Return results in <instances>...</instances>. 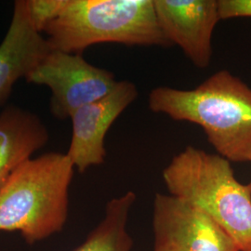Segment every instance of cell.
<instances>
[{"label": "cell", "instance_id": "4", "mask_svg": "<svg viewBox=\"0 0 251 251\" xmlns=\"http://www.w3.org/2000/svg\"><path fill=\"white\" fill-rule=\"evenodd\" d=\"M44 32L51 50L81 54L100 43L171 44L159 27L153 0H66Z\"/></svg>", "mask_w": 251, "mask_h": 251}, {"label": "cell", "instance_id": "10", "mask_svg": "<svg viewBox=\"0 0 251 251\" xmlns=\"http://www.w3.org/2000/svg\"><path fill=\"white\" fill-rule=\"evenodd\" d=\"M49 139L47 126L36 114L14 105L0 113V189Z\"/></svg>", "mask_w": 251, "mask_h": 251}, {"label": "cell", "instance_id": "3", "mask_svg": "<svg viewBox=\"0 0 251 251\" xmlns=\"http://www.w3.org/2000/svg\"><path fill=\"white\" fill-rule=\"evenodd\" d=\"M74 170L67 154L59 152L20 165L0 189V231L20 232L28 244L62 231Z\"/></svg>", "mask_w": 251, "mask_h": 251}, {"label": "cell", "instance_id": "1", "mask_svg": "<svg viewBox=\"0 0 251 251\" xmlns=\"http://www.w3.org/2000/svg\"><path fill=\"white\" fill-rule=\"evenodd\" d=\"M153 113L200 126L216 152L230 162H251V88L228 70L194 90L156 87L148 97Z\"/></svg>", "mask_w": 251, "mask_h": 251}, {"label": "cell", "instance_id": "6", "mask_svg": "<svg viewBox=\"0 0 251 251\" xmlns=\"http://www.w3.org/2000/svg\"><path fill=\"white\" fill-rule=\"evenodd\" d=\"M152 225L153 251H240L206 213L170 194H155Z\"/></svg>", "mask_w": 251, "mask_h": 251}, {"label": "cell", "instance_id": "9", "mask_svg": "<svg viewBox=\"0 0 251 251\" xmlns=\"http://www.w3.org/2000/svg\"><path fill=\"white\" fill-rule=\"evenodd\" d=\"M51 50L47 38L31 22L26 0L15 1L9 29L0 44V106L14 84L25 78Z\"/></svg>", "mask_w": 251, "mask_h": 251}, {"label": "cell", "instance_id": "2", "mask_svg": "<svg viewBox=\"0 0 251 251\" xmlns=\"http://www.w3.org/2000/svg\"><path fill=\"white\" fill-rule=\"evenodd\" d=\"M169 194L201 209L229 234L240 251H251V192L235 178L231 162L192 145L162 173Z\"/></svg>", "mask_w": 251, "mask_h": 251}, {"label": "cell", "instance_id": "11", "mask_svg": "<svg viewBox=\"0 0 251 251\" xmlns=\"http://www.w3.org/2000/svg\"><path fill=\"white\" fill-rule=\"evenodd\" d=\"M136 200L137 196L132 191L112 198L106 204L100 223L73 251H131L133 240L127 231V223Z\"/></svg>", "mask_w": 251, "mask_h": 251}, {"label": "cell", "instance_id": "8", "mask_svg": "<svg viewBox=\"0 0 251 251\" xmlns=\"http://www.w3.org/2000/svg\"><path fill=\"white\" fill-rule=\"evenodd\" d=\"M155 15L169 42L179 46L198 68L212 58V36L221 21L217 0H153Z\"/></svg>", "mask_w": 251, "mask_h": 251}, {"label": "cell", "instance_id": "5", "mask_svg": "<svg viewBox=\"0 0 251 251\" xmlns=\"http://www.w3.org/2000/svg\"><path fill=\"white\" fill-rule=\"evenodd\" d=\"M51 91L50 109L59 119L107 95L118 81L114 73L88 63L81 54L52 50L25 77Z\"/></svg>", "mask_w": 251, "mask_h": 251}, {"label": "cell", "instance_id": "14", "mask_svg": "<svg viewBox=\"0 0 251 251\" xmlns=\"http://www.w3.org/2000/svg\"><path fill=\"white\" fill-rule=\"evenodd\" d=\"M248 185H249V187H250V190H251V182H250V183H249V184H248Z\"/></svg>", "mask_w": 251, "mask_h": 251}, {"label": "cell", "instance_id": "7", "mask_svg": "<svg viewBox=\"0 0 251 251\" xmlns=\"http://www.w3.org/2000/svg\"><path fill=\"white\" fill-rule=\"evenodd\" d=\"M131 81H118L104 97L76 110L71 117L72 138L66 152L78 172L104 162L105 136L114 122L138 98Z\"/></svg>", "mask_w": 251, "mask_h": 251}, {"label": "cell", "instance_id": "13", "mask_svg": "<svg viewBox=\"0 0 251 251\" xmlns=\"http://www.w3.org/2000/svg\"><path fill=\"white\" fill-rule=\"evenodd\" d=\"M221 20L251 17V0H217Z\"/></svg>", "mask_w": 251, "mask_h": 251}, {"label": "cell", "instance_id": "12", "mask_svg": "<svg viewBox=\"0 0 251 251\" xmlns=\"http://www.w3.org/2000/svg\"><path fill=\"white\" fill-rule=\"evenodd\" d=\"M65 4L66 0H26L31 22L41 34L46 27L60 15Z\"/></svg>", "mask_w": 251, "mask_h": 251}]
</instances>
